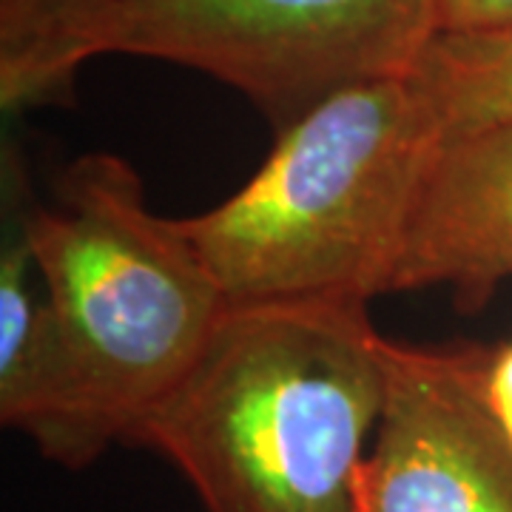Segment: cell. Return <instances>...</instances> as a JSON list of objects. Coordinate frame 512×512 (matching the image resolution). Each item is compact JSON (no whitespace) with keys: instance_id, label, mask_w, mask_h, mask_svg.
I'll return each instance as SVG.
<instances>
[{"instance_id":"cell-1","label":"cell","mask_w":512,"mask_h":512,"mask_svg":"<svg viewBox=\"0 0 512 512\" xmlns=\"http://www.w3.org/2000/svg\"><path fill=\"white\" fill-rule=\"evenodd\" d=\"M387 342L356 299L228 305L131 447L174 464L205 512H356Z\"/></svg>"},{"instance_id":"cell-9","label":"cell","mask_w":512,"mask_h":512,"mask_svg":"<svg viewBox=\"0 0 512 512\" xmlns=\"http://www.w3.org/2000/svg\"><path fill=\"white\" fill-rule=\"evenodd\" d=\"M117 0H0V103L6 111L63 103V49Z\"/></svg>"},{"instance_id":"cell-8","label":"cell","mask_w":512,"mask_h":512,"mask_svg":"<svg viewBox=\"0 0 512 512\" xmlns=\"http://www.w3.org/2000/svg\"><path fill=\"white\" fill-rule=\"evenodd\" d=\"M410 72L433 100L447 137L512 126V26L436 32Z\"/></svg>"},{"instance_id":"cell-5","label":"cell","mask_w":512,"mask_h":512,"mask_svg":"<svg viewBox=\"0 0 512 512\" xmlns=\"http://www.w3.org/2000/svg\"><path fill=\"white\" fill-rule=\"evenodd\" d=\"M481 356L387 342L356 512H512V444L484 402Z\"/></svg>"},{"instance_id":"cell-3","label":"cell","mask_w":512,"mask_h":512,"mask_svg":"<svg viewBox=\"0 0 512 512\" xmlns=\"http://www.w3.org/2000/svg\"><path fill=\"white\" fill-rule=\"evenodd\" d=\"M29 237L72 373L66 470H86L140 424L197 362L228 308L180 231L148 208L137 171L92 151L29 200Z\"/></svg>"},{"instance_id":"cell-6","label":"cell","mask_w":512,"mask_h":512,"mask_svg":"<svg viewBox=\"0 0 512 512\" xmlns=\"http://www.w3.org/2000/svg\"><path fill=\"white\" fill-rule=\"evenodd\" d=\"M512 279V126L447 137L424 171L393 291L450 288L478 311Z\"/></svg>"},{"instance_id":"cell-10","label":"cell","mask_w":512,"mask_h":512,"mask_svg":"<svg viewBox=\"0 0 512 512\" xmlns=\"http://www.w3.org/2000/svg\"><path fill=\"white\" fill-rule=\"evenodd\" d=\"M481 393L495 424L512 444V342L484 350L481 356Z\"/></svg>"},{"instance_id":"cell-7","label":"cell","mask_w":512,"mask_h":512,"mask_svg":"<svg viewBox=\"0 0 512 512\" xmlns=\"http://www.w3.org/2000/svg\"><path fill=\"white\" fill-rule=\"evenodd\" d=\"M29 185L18 151H3L0 242V421L63 467L72 436V373L29 237Z\"/></svg>"},{"instance_id":"cell-11","label":"cell","mask_w":512,"mask_h":512,"mask_svg":"<svg viewBox=\"0 0 512 512\" xmlns=\"http://www.w3.org/2000/svg\"><path fill=\"white\" fill-rule=\"evenodd\" d=\"M512 0H439V32L510 29Z\"/></svg>"},{"instance_id":"cell-2","label":"cell","mask_w":512,"mask_h":512,"mask_svg":"<svg viewBox=\"0 0 512 512\" xmlns=\"http://www.w3.org/2000/svg\"><path fill=\"white\" fill-rule=\"evenodd\" d=\"M447 140L413 72L330 94L254 177L180 231L228 305L393 293L424 171Z\"/></svg>"},{"instance_id":"cell-4","label":"cell","mask_w":512,"mask_h":512,"mask_svg":"<svg viewBox=\"0 0 512 512\" xmlns=\"http://www.w3.org/2000/svg\"><path fill=\"white\" fill-rule=\"evenodd\" d=\"M439 32V0H117L69 40L60 80L103 55L163 60L231 86L285 131L330 94L393 77Z\"/></svg>"}]
</instances>
